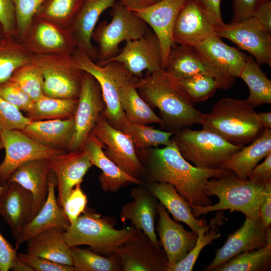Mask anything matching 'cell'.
<instances>
[{
    "label": "cell",
    "instance_id": "6da1fadb",
    "mask_svg": "<svg viewBox=\"0 0 271 271\" xmlns=\"http://www.w3.org/2000/svg\"><path fill=\"white\" fill-rule=\"evenodd\" d=\"M141 153L146 164L148 182H165L174 186L190 206L212 204L206 190L207 183L229 171L192 165L182 156L172 140L163 148H149Z\"/></svg>",
    "mask_w": 271,
    "mask_h": 271
},
{
    "label": "cell",
    "instance_id": "7a4b0ae2",
    "mask_svg": "<svg viewBox=\"0 0 271 271\" xmlns=\"http://www.w3.org/2000/svg\"><path fill=\"white\" fill-rule=\"evenodd\" d=\"M136 88L151 108L159 109L163 126L171 131L200 124L203 113L194 107L180 81L167 70L147 72L138 79Z\"/></svg>",
    "mask_w": 271,
    "mask_h": 271
},
{
    "label": "cell",
    "instance_id": "3957f363",
    "mask_svg": "<svg viewBox=\"0 0 271 271\" xmlns=\"http://www.w3.org/2000/svg\"><path fill=\"white\" fill-rule=\"evenodd\" d=\"M203 128L213 132L230 143L244 147L263 132L258 113L246 99L223 98L211 111L203 114Z\"/></svg>",
    "mask_w": 271,
    "mask_h": 271
},
{
    "label": "cell",
    "instance_id": "277c9868",
    "mask_svg": "<svg viewBox=\"0 0 271 271\" xmlns=\"http://www.w3.org/2000/svg\"><path fill=\"white\" fill-rule=\"evenodd\" d=\"M265 184L239 179L229 171L219 177L209 179L207 183L208 195L217 196L218 202L206 206L192 205V213L197 218L212 211L229 210L241 212L246 217L257 220Z\"/></svg>",
    "mask_w": 271,
    "mask_h": 271
},
{
    "label": "cell",
    "instance_id": "5b68a950",
    "mask_svg": "<svg viewBox=\"0 0 271 271\" xmlns=\"http://www.w3.org/2000/svg\"><path fill=\"white\" fill-rule=\"evenodd\" d=\"M139 230L131 225L116 229L98 213L86 209L64 232L69 246L88 245L90 250L109 256L138 235Z\"/></svg>",
    "mask_w": 271,
    "mask_h": 271
},
{
    "label": "cell",
    "instance_id": "8992f818",
    "mask_svg": "<svg viewBox=\"0 0 271 271\" xmlns=\"http://www.w3.org/2000/svg\"><path fill=\"white\" fill-rule=\"evenodd\" d=\"M171 139L186 160L201 168H219L243 147L204 128L194 130L184 127L175 132Z\"/></svg>",
    "mask_w": 271,
    "mask_h": 271
},
{
    "label": "cell",
    "instance_id": "52a82bcc",
    "mask_svg": "<svg viewBox=\"0 0 271 271\" xmlns=\"http://www.w3.org/2000/svg\"><path fill=\"white\" fill-rule=\"evenodd\" d=\"M112 19L101 22L92 34V40L98 45L97 65L102 66L117 55L119 45L123 41L142 37L148 30L147 24L134 12L116 2L110 11Z\"/></svg>",
    "mask_w": 271,
    "mask_h": 271
},
{
    "label": "cell",
    "instance_id": "ba28073f",
    "mask_svg": "<svg viewBox=\"0 0 271 271\" xmlns=\"http://www.w3.org/2000/svg\"><path fill=\"white\" fill-rule=\"evenodd\" d=\"M72 56L78 67L91 74L99 83L105 106L102 113L113 127L121 130L127 120L120 105L119 86L128 71L116 61L99 66L78 48Z\"/></svg>",
    "mask_w": 271,
    "mask_h": 271
},
{
    "label": "cell",
    "instance_id": "9c48e42d",
    "mask_svg": "<svg viewBox=\"0 0 271 271\" xmlns=\"http://www.w3.org/2000/svg\"><path fill=\"white\" fill-rule=\"evenodd\" d=\"M32 62L42 70L44 95L78 99L84 71L78 67L72 55H34Z\"/></svg>",
    "mask_w": 271,
    "mask_h": 271
},
{
    "label": "cell",
    "instance_id": "30bf717a",
    "mask_svg": "<svg viewBox=\"0 0 271 271\" xmlns=\"http://www.w3.org/2000/svg\"><path fill=\"white\" fill-rule=\"evenodd\" d=\"M219 88L228 89L234 84L248 56L225 44L216 35L194 48Z\"/></svg>",
    "mask_w": 271,
    "mask_h": 271
},
{
    "label": "cell",
    "instance_id": "8fae6325",
    "mask_svg": "<svg viewBox=\"0 0 271 271\" xmlns=\"http://www.w3.org/2000/svg\"><path fill=\"white\" fill-rule=\"evenodd\" d=\"M91 132L102 143L104 153L109 159L123 172L141 181L145 169L127 134L113 127L102 113Z\"/></svg>",
    "mask_w": 271,
    "mask_h": 271
},
{
    "label": "cell",
    "instance_id": "7c38bea8",
    "mask_svg": "<svg viewBox=\"0 0 271 271\" xmlns=\"http://www.w3.org/2000/svg\"><path fill=\"white\" fill-rule=\"evenodd\" d=\"M5 156L0 164V184L5 186L13 173L23 164L36 159H50L66 151L51 148L34 141L19 130L0 133Z\"/></svg>",
    "mask_w": 271,
    "mask_h": 271
},
{
    "label": "cell",
    "instance_id": "4fadbf2b",
    "mask_svg": "<svg viewBox=\"0 0 271 271\" xmlns=\"http://www.w3.org/2000/svg\"><path fill=\"white\" fill-rule=\"evenodd\" d=\"M20 42L34 55H72L77 48L70 31L36 16Z\"/></svg>",
    "mask_w": 271,
    "mask_h": 271
},
{
    "label": "cell",
    "instance_id": "5bb4252c",
    "mask_svg": "<svg viewBox=\"0 0 271 271\" xmlns=\"http://www.w3.org/2000/svg\"><path fill=\"white\" fill-rule=\"evenodd\" d=\"M78 104L74 115V130L68 151H81L99 115L105 109L97 80L84 71Z\"/></svg>",
    "mask_w": 271,
    "mask_h": 271
},
{
    "label": "cell",
    "instance_id": "9a60e30c",
    "mask_svg": "<svg viewBox=\"0 0 271 271\" xmlns=\"http://www.w3.org/2000/svg\"><path fill=\"white\" fill-rule=\"evenodd\" d=\"M216 35L226 38L251 54L259 65L271 66V33L251 17L238 22L224 23Z\"/></svg>",
    "mask_w": 271,
    "mask_h": 271
},
{
    "label": "cell",
    "instance_id": "2e32d148",
    "mask_svg": "<svg viewBox=\"0 0 271 271\" xmlns=\"http://www.w3.org/2000/svg\"><path fill=\"white\" fill-rule=\"evenodd\" d=\"M111 61L121 63L138 78L142 77L145 70L151 73L162 69V51L157 36L148 29L140 38L126 42L119 53L102 65Z\"/></svg>",
    "mask_w": 271,
    "mask_h": 271
},
{
    "label": "cell",
    "instance_id": "e0dca14e",
    "mask_svg": "<svg viewBox=\"0 0 271 271\" xmlns=\"http://www.w3.org/2000/svg\"><path fill=\"white\" fill-rule=\"evenodd\" d=\"M218 27L213 17L195 0H187L176 19L174 41L194 48L211 36Z\"/></svg>",
    "mask_w": 271,
    "mask_h": 271
},
{
    "label": "cell",
    "instance_id": "ac0fdd59",
    "mask_svg": "<svg viewBox=\"0 0 271 271\" xmlns=\"http://www.w3.org/2000/svg\"><path fill=\"white\" fill-rule=\"evenodd\" d=\"M187 0H161L146 9L134 12L152 29L157 36L162 51V69L166 70L171 50L176 44L173 38L175 22Z\"/></svg>",
    "mask_w": 271,
    "mask_h": 271
},
{
    "label": "cell",
    "instance_id": "d6986e66",
    "mask_svg": "<svg viewBox=\"0 0 271 271\" xmlns=\"http://www.w3.org/2000/svg\"><path fill=\"white\" fill-rule=\"evenodd\" d=\"M122 271H166L167 259L163 249L157 247L142 231L118 248Z\"/></svg>",
    "mask_w": 271,
    "mask_h": 271
},
{
    "label": "cell",
    "instance_id": "ffe728a7",
    "mask_svg": "<svg viewBox=\"0 0 271 271\" xmlns=\"http://www.w3.org/2000/svg\"><path fill=\"white\" fill-rule=\"evenodd\" d=\"M157 211L156 229L160 237L159 243L167 257V269L186 256L195 245L198 235L193 231L185 230L181 224L173 220L160 202H158Z\"/></svg>",
    "mask_w": 271,
    "mask_h": 271
},
{
    "label": "cell",
    "instance_id": "44dd1931",
    "mask_svg": "<svg viewBox=\"0 0 271 271\" xmlns=\"http://www.w3.org/2000/svg\"><path fill=\"white\" fill-rule=\"evenodd\" d=\"M48 161L56 179L58 202L62 208L69 192L77 185L81 184L93 165L82 150L66 152L48 159Z\"/></svg>",
    "mask_w": 271,
    "mask_h": 271
},
{
    "label": "cell",
    "instance_id": "7402d4cb",
    "mask_svg": "<svg viewBox=\"0 0 271 271\" xmlns=\"http://www.w3.org/2000/svg\"><path fill=\"white\" fill-rule=\"evenodd\" d=\"M265 230L260 219L253 220L246 217L240 228L230 234L224 245L216 251L214 259L204 270H213L242 252L265 246Z\"/></svg>",
    "mask_w": 271,
    "mask_h": 271
},
{
    "label": "cell",
    "instance_id": "603a6c76",
    "mask_svg": "<svg viewBox=\"0 0 271 271\" xmlns=\"http://www.w3.org/2000/svg\"><path fill=\"white\" fill-rule=\"evenodd\" d=\"M130 195L133 201L121 208L120 218L122 222H131L137 230H141L157 247H161L155 231V221L157 216V199L147 189L140 186L132 188Z\"/></svg>",
    "mask_w": 271,
    "mask_h": 271
},
{
    "label": "cell",
    "instance_id": "cb8c5ba5",
    "mask_svg": "<svg viewBox=\"0 0 271 271\" xmlns=\"http://www.w3.org/2000/svg\"><path fill=\"white\" fill-rule=\"evenodd\" d=\"M32 193L15 183H7L0 195V215L10 227L17 240L22 229L32 219Z\"/></svg>",
    "mask_w": 271,
    "mask_h": 271
},
{
    "label": "cell",
    "instance_id": "d4e9b609",
    "mask_svg": "<svg viewBox=\"0 0 271 271\" xmlns=\"http://www.w3.org/2000/svg\"><path fill=\"white\" fill-rule=\"evenodd\" d=\"M115 2V0H83L71 26L70 31L77 48L95 62L98 61V51L92 44V34L101 15Z\"/></svg>",
    "mask_w": 271,
    "mask_h": 271
},
{
    "label": "cell",
    "instance_id": "484cf974",
    "mask_svg": "<svg viewBox=\"0 0 271 271\" xmlns=\"http://www.w3.org/2000/svg\"><path fill=\"white\" fill-rule=\"evenodd\" d=\"M56 185V179L52 172L49 176L46 200L39 211L22 229L16 240L18 243L28 242L37 234L50 228H58L65 231L69 227L70 221L55 196Z\"/></svg>",
    "mask_w": 271,
    "mask_h": 271
},
{
    "label": "cell",
    "instance_id": "4316f807",
    "mask_svg": "<svg viewBox=\"0 0 271 271\" xmlns=\"http://www.w3.org/2000/svg\"><path fill=\"white\" fill-rule=\"evenodd\" d=\"M103 149L102 143L91 132L81 150L87 155L92 165L102 171L99 180L103 191L116 192L129 183L141 184V180L126 174L109 159Z\"/></svg>",
    "mask_w": 271,
    "mask_h": 271
},
{
    "label": "cell",
    "instance_id": "83f0119b",
    "mask_svg": "<svg viewBox=\"0 0 271 271\" xmlns=\"http://www.w3.org/2000/svg\"><path fill=\"white\" fill-rule=\"evenodd\" d=\"M51 172L47 159L33 160L20 166L7 182L17 183L32 193L33 198L32 218L41 209L46 200Z\"/></svg>",
    "mask_w": 271,
    "mask_h": 271
},
{
    "label": "cell",
    "instance_id": "f1b7e54d",
    "mask_svg": "<svg viewBox=\"0 0 271 271\" xmlns=\"http://www.w3.org/2000/svg\"><path fill=\"white\" fill-rule=\"evenodd\" d=\"M74 130V117L31 121L21 131L48 147L68 152Z\"/></svg>",
    "mask_w": 271,
    "mask_h": 271
},
{
    "label": "cell",
    "instance_id": "f546056e",
    "mask_svg": "<svg viewBox=\"0 0 271 271\" xmlns=\"http://www.w3.org/2000/svg\"><path fill=\"white\" fill-rule=\"evenodd\" d=\"M147 189L168 210L175 220L187 225L198 235V231L207 224L203 219H198L187 201L177 192L174 186L165 182H148Z\"/></svg>",
    "mask_w": 271,
    "mask_h": 271
},
{
    "label": "cell",
    "instance_id": "4dcf8cb0",
    "mask_svg": "<svg viewBox=\"0 0 271 271\" xmlns=\"http://www.w3.org/2000/svg\"><path fill=\"white\" fill-rule=\"evenodd\" d=\"M138 78L128 72L120 82V102L126 120L132 123L144 125L156 123L163 126L162 118L139 95L136 88Z\"/></svg>",
    "mask_w": 271,
    "mask_h": 271
},
{
    "label": "cell",
    "instance_id": "1f68e13d",
    "mask_svg": "<svg viewBox=\"0 0 271 271\" xmlns=\"http://www.w3.org/2000/svg\"><path fill=\"white\" fill-rule=\"evenodd\" d=\"M270 153L271 130L265 128L259 137L235 153L219 168L233 172L239 179L246 180L258 163Z\"/></svg>",
    "mask_w": 271,
    "mask_h": 271
},
{
    "label": "cell",
    "instance_id": "d6a6232c",
    "mask_svg": "<svg viewBox=\"0 0 271 271\" xmlns=\"http://www.w3.org/2000/svg\"><path fill=\"white\" fill-rule=\"evenodd\" d=\"M64 232L62 229L53 228L40 233L28 241V253L73 266L70 247L65 241Z\"/></svg>",
    "mask_w": 271,
    "mask_h": 271
},
{
    "label": "cell",
    "instance_id": "836d02e7",
    "mask_svg": "<svg viewBox=\"0 0 271 271\" xmlns=\"http://www.w3.org/2000/svg\"><path fill=\"white\" fill-rule=\"evenodd\" d=\"M166 70L179 80L200 74L210 75L195 49L179 44L172 48Z\"/></svg>",
    "mask_w": 271,
    "mask_h": 271
},
{
    "label": "cell",
    "instance_id": "e575fe53",
    "mask_svg": "<svg viewBox=\"0 0 271 271\" xmlns=\"http://www.w3.org/2000/svg\"><path fill=\"white\" fill-rule=\"evenodd\" d=\"M239 77L249 88V94L246 100L250 105L255 107L271 103V81L251 56H248Z\"/></svg>",
    "mask_w": 271,
    "mask_h": 271
},
{
    "label": "cell",
    "instance_id": "d590c367",
    "mask_svg": "<svg viewBox=\"0 0 271 271\" xmlns=\"http://www.w3.org/2000/svg\"><path fill=\"white\" fill-rule=\"evenodd\" d=\"M34 54L14 36L0 37V85L10 79L22 66L32 62Z\"/></svg>",
    "mask_w": 271,
    "mask_h": 271
},
{
    "label": "cell",
    "instance_id": "8d00e7d4",
    "mask_svg": "<svg viewBox=\"0 0 271 271\" xmlns=\"http://www.w3.org/2000/svg\"><path fill=\"white\" fill-rule=\"evenodd\" d=\"M78 101L43 95L34 102L26 116L31 121L68 118L74 115Z\"/></svg>",
    "mask_w": 271,
    "mask_h": 271
},
{
    "label": "cell",
    "instance_id": "74e56055",
    "mask_svg": "<svg viewBox=\"0 0 271 271\" xmlns=\"http://www.w3.org/2000/svg\"><path fill=\"white\" fill-rule=\"evenodd\" d=\"M223 212H219L216 216L211 219L209 224L202 227L198 232L197 239L193 248L186 256L179 262L167 268V271H191L199 255L206 245L212 244V241L220 238L219 226L222 225L223 218Z\"/></svg>",
    "mask_w": 271,
    "mask_h": 271
},
{
    "label": "cell",
    "instance_id": "f35d334b",
    "mask_svg": "<svg viewBox=\"0 0 271 271\" xmlns=\"http://www.w3.org/2000/svg\"><path fill=\"white\" fill-rule=\"evenodd\" d=\"M83 0H45L36 16L70 31Z\"/></svg>",
    "mask_w": 271,
    "mask_h": 271
},
{
    "label": "cell",
    "instance_id": "ab89813d",
    "mask_svg": "<svg viewBox=\"0 0 271 271\" xmlns=\"http://www.w3.org/2000/svg\"><path fill=\"white\" fill-rule=\"evenodd\" d=\"M70 249L75 271H122L120 259L115 253L105 257L77 246Z\"/></svg>",
    "mask_w": 271,
    "mask_h": 271
},
{
    "label": "cell",
    "instance_id": "60d3db41",
    "mask_svg": "<svg viewBox=\"0 0 271 271\" xmlns=\"http://www.w3.org/2000/svg\"><path fill=\"white\" fill-rule=\"evenodd\" d=\"M121 131L130 138L136 149L140 152L152 147L169 145L172 142L171 137L175 132L162 131L153 126L127 120Z\"/></svg>",
    "mask_w": 271,
    "mask_h": 271
},
{
    "label": "cell",
    "instance_id": "b9f144b4",
    "mask_svg": "<svg viewBox=\"0 0 271 271\" xmlns=\"http://www.w3.org/2000/svg\"><path fill=\"white\" fill-rule=\"evenodd\" d=\"M271 248L267 246L242 252L218 266L213 271H260L268 270Z\"/></svg>",
    "mask_w": 271,
    "mask_h": 271
},
{
    "label": "cell",
    "instance_id": "7bdbcfd3",
    "mask_svg": "<svg viewBox=\"0 0 271 271\" xmlns=\"http://www.w3.org/2000/svg\"><path fill=\"white\" fill-rule=\"evenodd\" d=\"M10 80L16 83L34 102L44 95L42 70L33 62L19 68Z\"/></svg>",
    "mask_w": 271,
    "mask_h": 271
},
{
    "label": "cell",
    "instance_id": "ee69618b",
    "mask_svg": "<svg viewBox=\"0 0 271 271\" xmlns=\"http://www.w3.org/2000/svg\"><path fill=\"white\" fill-rule=\"evenodd\" d=\"M180 81L193 104L212 97L219 88L216 80L207 74L196 75Z\"/></svg>",
    "mask_w": 271,
    "mask_h": 271
},
{
    "label": "cell",
    "instance_id": "f6af8a7d",
    "mask_svg": "<svg viewBox=\"0 0 271 271\" xmlns=\"http://www.w3.org/2000/svg\"><path fill=\"white\" fill-rule=\"evenodd\" d=\"M15 10L16 38L20 42L25 31L45 0H13Z\"/></svg>",
    "mask_w": 271,
    "mask_h": 271
},
{
    "label": "cell",
    "instance_id": "bcb514c9",
    "mask_svg": "<svg viewBox=\"0 0 271 271\" xmlns=\"http://www.w3.org/2000/svg\"><path fill=\"white\" fill-rule=\"evenodd\" d=\"M30 121L21 111L0 96V133L8 130H21Z\"/></svg>",
    "mask_w": 271,
    "mask_h": 271
},
{
    "label": "cell",
    "instance_id": "7dc6e473",
    "mask_svg": "<svg viewBox=\"0 0 271 271\" xmlns=\"http://www.w3.org/2000/svg\"><path fill=\"white\" fill-rule=\"evenodd\" d=\"M0 96L20 111L28 112L34 101L16 83L9 80L0 85Z\"/></svg>",
    "mask_w": 271,
    "mask_h": 271
},
{
    "label": "cell",
    "instance_id": "c3c4849f",
    "mask_svg": "<svg viewBox=\"0 0 271 271\" xmlns=\"http://www.w3.org/2000/svg\"><path fill=\"white\" fill-rule=\"evenodd\" d=\"M87 203V197L81 189L80 184L77 185L69 192L62 207L70 224L84 212Z\"/></svg>",
    "mask_w": 271,
    "mask_h": 271
},
{
    "label": "cell",
    "instance_id": "681fc988",
    "mask_svg": "<svg viewBox=\"0 0 271 271\" xmlns=\"http://www.w3.org/2000/svg\"><path fill=\"white\" fill-rule=\"evenodd\" d=\"M18 257L36 271H75L73 266L54 262L27 253H18Z\"/></svg>",
    "mask_w": 271,
    "mask_h": 271
},
{
    "label": "cell",
    "instance_id": "f907efd6",
    "mask_svg": "<svg viewBox=\"0 0 271 271\" xmlns=\"http://www.w3.org/2000/svg\"><path fill=\"white\" fill-rule=\"evenodd\" d=\"M0 25L5 36L16 37V19L13 0H0Z\"/></svg>",
    "mask_w": 271,
    "mask_h": 271
},
{
    "label": "cell",
    "instance_id": "816d5d0a",
    "mask_svg": "<svg viewBox=\"0 0 271 271\" xmlns=\"http://www.w3.org/2000/svg\"><path fill=\"white\" fill-rule=\"evenodd\" d=\"M267 0H233L232 22H240L252 17L253 13Z\"/></svg>",
    "mask_w": 271,
    "mask_h": 271
},
{
    "label": "cell",
    "instance_id": "f5cc1de1",
    "mask_svg": "<svg viewBox=\"0 0 271 271\" xmlns=\"http://www.w3.org/2000/svg\"><path fill=\"white\" fill-rule=\"evenodd\" d=\"M18 245L14 248L0 233V271H8L11 269L17 256Z\"/></svg>",
    "mask_w": 271,
    "mask_h": 271
},
{
    "label": "cell",
    "instance_id": "db71d44e",
    "mask_svg": "<svg viewBox=\"0 0 271 271\" xmlns=\"http://www.w3.org/2000/svg\"><path fill=\"white\" fill-rule=\"evenodd\" d=\"M259 165H257L249 173L247 179L250 181L265 184L271 181V153Z\"/></svg>",
    "mask_w": 271,
    "mask_h": 271
},
{
    "label": "cell",
    "instance_id": "11a10c76",
    "mask_svg": "<svg viewBox=\"0 0 271 271\" xmlns=\"http://www.w3.org/2000/svg\"><path fill=\"white\" fill-rule=\"evenodd\" d=\"M259 212L261 225L266 229L271 223V181L264 185Z\"/></svg>",
    "mask_w": 271,
    "mask_h": 271
},
{
    "label": "cell",
    "instance_id": "9f6ffc18",
    "mask_svg": "<svg viewBox=\"0 0 271 271\" xmlns=\"http://www.w3.org/2000/svg\"><path fill=\"white\" fill-rule=\"evenodd\" d=\"M255 18L269 32L271 33V2H264L255 11Z\"/></svg>",
    "mask_w": 271,
    "mask_h": 271
},
{
    "label": "cell",
    "instance_id": "6f0895ef",
    "mask_svg": "<svg viewBox=\"0 0 271 271\" xmlns=\"http://www.w3.org/2000/svg\"><path fill=\"white\" fill-rule=\"evenodd\" d=\"M214 19L218 27L224 23L222 20L221 13V0H195Z\"/></svg>",
    "mask_w": 271,
    "mask_h": 271
},
{
    "label": "cell",
    "instance_id": "680465c9",
    "mask_svg": "<svg viewBox=\"0 0 271 271\" xmlns=\"http://www.w3.org/2000/svg\"><path fill=\"white\" fill-rule=\"evenodd\" d=\"M161 0H119V3L128 10L136 12L148 8Z\"/></svg>",
    "mask_w": 271,
    "mask_h": 271
},
{
    "label": "cell",
    "instance_id": "91938a15",
    "mask_svg": "<svg viewBox=\"0 0 271 271\" xmlns=\"http://www.w3.org/2000/svg\"><path fill=\"white\" fill-rule=\"evenodd\" d=\"M11 269L14 271H34V269L21 260L18 255Z\"/></svg>",
    "mask_w": 271,
    "mask_h": 271
},
{
    "label": "cell",
    "instance_id": "94428289",
    "mask_svg": "<svg viewBox=\"0 0 271 271\" xmlns=\"http://www.w3.org/2000/svg\"><path fill=\"white\" fill-rule=\"evenodd\" d=\"M260 121L264 128H271V112L258 113Z\"/></svg>",
    "mask_w": 271,
    "mask_h": 271
},
{
    "label": "cell",
    "instance_id": "6125c7cd",
    "mask_svg": "<svg viewBox=\"0 0 271 271\" xmlns=\"http://www.w3.org/2000/svg\"><path fill=\"white\" fill-rule=\"evenodd\" d=\"M265 239L266 245L269 248H271V228L270 226L267 228L265 230Z\"/></svg>",
    "mask_w": 271,
    "mask_h": 271
},
{
    "label": "cell",
    "instance_id": "be15d7a7",
    "mask_svg": "<svg viewBox=\"0 0 271 271\" xmlns=\"http://www.w3.org/2000/svg\"><path fill=\"white\" fill-rule=\"evenodd\" d=\"M4 148V145L0 137V150Z\"/></svg>",
    "mask_w": 271,
    "mask_h": 271
},
{
    "label": "cell",
    "instance_id": "e7e4bbea",
    "mask_svg": "<svg viewBox=\"0 0 271 271\" xmlns=\"http://www.w3.org/2000/svg\"><path fill=\"white\" fill-rule=\"evenodd\" d=\"M5 186H2L0 184V195L4 189Z\"/></svg>",
    "mask_w": 271,
    "mask_h": 271
},
{
    "label": "cell",
    "instance_id": "03108f58",
    "mask_svg": "<svg viewBox=\"0 0 271 271\" xmlns=\"http://www.w3.org/2000/svg\"><path fill=\"white\" fill-rule=\"evenodd\" d=\"M3 35H4L2 27H1V26L0 25V37L2 36Z\"/></svg>",
    "mask_w": 271,
    "mask_h": 271
}]
</instances>
